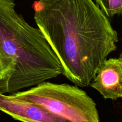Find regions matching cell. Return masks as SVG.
Segmentation results:
<instances>
[{
    "mask_svg": "<svg viewBox=\"0 0 122 122\" xmlns=\"http://www.w3.org/2000/svg\"><path fill=\"white\" fill-rule=\"evenodd\" d=\"M32 8L62 75L77 86H89L117 49V32L109 19L92 0H36Z\"/></svg>",
    "mask_w": 122,
    "mask_h": 122,
    "instance_id": "cell-1",
    "label": "cell"
},
{
    "mask_svg": "<svg viewBox=\"0 0 122 122\" xmlns=\"http://www.w3.org/2000/svg\"><path fill=\"white\" fill-rule=\"evenodd\" d=\"M0 51L15 66L0 81V92L12 94L62 75L58 58L38 27L15 10L14 0H0Z\"/></svg>",
    "mask_w": 122,
    "mask_h": 122,
    "instance_id": "cell-2",
    "label": "cell"
},
{
    "mask_svg": "<svg viewBox=\"0 0 122 122\" xmlns=\"http://www.w3.org/2000/svg\"><path fill=\"white\" fill-rule=\"evenodd\" d=\"M12 94L35 102L69 122H100L95 102L76 85L44 81Z\"/></svg>",
    "mask_w": 122,
    "mask_h": 122,
    "instance_id": "cell-3",
    "label": "cell"
},
{
    "mask_svg": "<svg viewBox=\"0 0 122 122\" xmlns=\"http://www.w3.org/2000/svg\"><path fill=\"white\" fill-rule=\"evenodd\" d=\"M0 111L21 122H69L32 101L0 92Z\"/></svg>",
    "mask_w": 122,
    "mask_h": 122,
    "instance_id": "cell-4",
    "label": "cell"
},
{
    "mask_svg": "<svg viewBox=\"0 0 122 122\" xmlns=\"http://www.w3.org/2000/svg\"><path fill=\"white\" fill-rule=\"evenodd\" d=\"M105 99L122 98V61L119 58L107 59L89 84Z\"/></svg>",
    "mask_w": 122,
    "mask_h": 122,
    "instance_id": "cell-5",
    "label": "cell"
},
{
    "mask_svg": "<svg viewBox=\"0 0 122 122\" xmlns=\"http://www.w3.org/2000/svg\"><path fill=\"white\" fill-rule=\"evenodd\" d=\"M95 2L109 19L122 15V0H95Z\"/></svg>",
    "mask_w": 122,
    "mask_h": 122,
    "instance_id": "cell-6",
    "label": "cell"
},
{
    "mask_svg": "<svg viewBox=\"0 0 122 122\" xmlns=\"http://www.w3.org/2000/svg\"><path fill=\"white\" fill-rule=\"evenodd\" d=\"M15 66L14 61L0 51V81L9 77L14 71Z\"/></svg>",
    "mask_w": 122,
    "mask_h": 122,
    "instance_id": "cell-7",
    "label": "cell"
},
{
    "mask_svg": "<svg viewBox=\"0 0 122 122\" xmlns=\"http://www.w3.org/2000/svg\"><path fill=\"white\" fill-rule=\"evenodd\" d=\"M119 59H120V60H121L122 61V52L121 54H120V56H119Z\"/></svg>",
    "mask_w": 122,
    "mask_h": 122,
    "instance_id": "cell-8",
    "label": "cell"
}]
</instances>
